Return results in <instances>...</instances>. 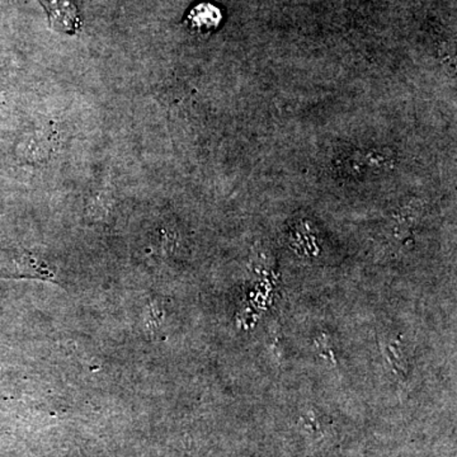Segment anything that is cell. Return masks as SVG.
<instances>
[{
	"label": "cell",
	"instance_id": "6da1fadb",
	"mask_svg": "<svg viewBox=\"0 0 457 457\" xmlns=\"http://www.w3.org/2000/svg\"><path fill=\"white\" fill-rule=\"evenodd\" d=\"M49 14L50 25L57 32L75 35L82 27L73 0H40Z\"/></svg>",
	"mask_w": 457,
	"mask_h": 457
},
{
	"label": "cell",
	"instance_id": "7a4b0ae2",
	"mask_svg": "<svg viewBox=\"0 0 457 457\" xmlns=\"http://www.w3.org/2000/svg\"><path fill=\"white\" fill-rule=\"evenodd\" d=\"M188 21L189 25L196 31L212 32L220 25L221 13L212 4H200L189 13Z\"/></svg>",
	"mask_w": 457,
	"mask_h": 457
}]
</instances>
